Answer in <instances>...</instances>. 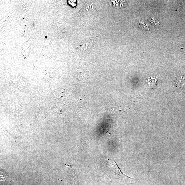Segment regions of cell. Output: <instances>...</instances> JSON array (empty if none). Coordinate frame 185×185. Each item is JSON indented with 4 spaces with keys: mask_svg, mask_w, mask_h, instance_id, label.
<instances>
[{
    "mask_svg": "<svg viewBox=\"0 0 185 185\" xmlns=\"http://www.w3.org/2000/svg\"><path fill=\"white\" fill-rule=\"evenodd\" d=\"M112 164L113 167V172L114 174L118 180L123 181H128L132 180H135V179L132 178L123 174L116 163L115 161L112 162ZM132 181V180H131Z\"/></svg>",
    "mask_w": 185,
    "mask_h": 185,
    "instance_id": "6da1fadb",
    "label": "cell"
},
{
    "mask_svg": "<svg viewBox=\"0 0 185 185\" xmlns=\"http://www.w3.org/2000/svg\"><path fill=\"white\" fill-rule=\"evenodd\" d=\"M157 80V79L155 77H150L146 80V85L148 87L153 88L156 86Z\"/></svg>",
    "mask_w": 185,
    "mask_h": 185,
    "instance_id": "7a4b0ae2",
    "label": "cell"
},
{
    "mask_svg": "<svg viewBox=\"0 0 185 185\" xmlns=\"http://www.w3.org/2000/svg\"><path fill=\"white\" fill-rule=\"evenodd\" d=\"M92 42L91 41V40H87L86 42H84V43L83 44L82 47L84 49V50H86L87 48L90 47L92 46Z\"/></svg>",
    "mask_w": 185,
    "mask_h": 185,
    "instance_id": "3957f363",
    "label": "cell"
}]
</instances>
